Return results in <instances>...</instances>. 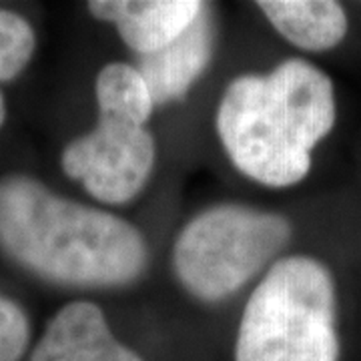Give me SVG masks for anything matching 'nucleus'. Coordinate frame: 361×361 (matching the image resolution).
I'll use <instances>...</instances> for the list:
<instances>
[{
  "mask_svg": "<svg viewBox=\"0 0 361 361\" xmlns=\"http://www.w3.org/2000/svg\"><path fill=\"white\" fill-rule=\"evenodd\" d=\"M289 237L291 225L281 215L233 203L211 207L180 231L175 271L195 297L219 301L263 269Z\"/></svg>",
  "mask_w": 361,
  "mask_h": 361,
  "instance_id": "nucleus-4",
  "label": "nucleus"
},
{
  "mask_svg": "<svg viewBox=\"0 0 361 361\" xmlns=\"http://www.w3.org/2000/svg\"><path fill=\"white\" fill-rule=\"evenodd\" d=\"M99 109H111L141 121H149L153 113V97L139 68L125 63H111L97 77Z\"/></svg>",
  "mask_w": 361,
  "mask_h": 361,
  "instance_id": "nucleus-10",
  "label": "nucleus"
},
{
  "mask_svg": "<svg viewBox=\"0 0 361 361\" xmlns=\"http://www.w3.org/2000/svg\"><path fill=\"white\" fill-rule=\"evenodd\" d=\"M215 49V20L209 6L195 18L187 30L153 54H145L139 73L145 78L153 103L165 104L180 99L203 75Z\"/></svg>",
  "mask_w": 361,
  "mask_h": 361,
  "instance_id": "nucleus-8",
  "label": "nucleus"
},
{
  "mask_svg": "<svg viewBox=\"0 0 361 361\" xmlns=\"http://www.w3.org/2000/svg\"><path fill=\"white\" fill-rule=\"evenodd\" d=\"M30 361L142 360L113 337L99 305L90 301H73L56 311L32 351Z\"/></svg>",
  "mask_w": 361,
  "mask_h": 361,
  "instance_id": "nucleus-6",
  "label": "nucleus"
},
{
  "mask_svg": "<svg viewBox=\"0 0 361 361\" xmlns=\"http://www.w3.org/2000/svg\"><path fill=\"white\" fill-rule=\"evenodd\" d=\"M199 0H94L89 11L99 20L115 23L125 44L139 54H153L180 37L203 11Z\"/></svg>",
  "mask_w": 361,
  "mask_h": 361,
  "instance_id": "nucleus-7",
  "label": "nucleus"
},
{
  "mask_svg": "<svg viewBox=\"0 0 361 361\" xmlns=\"http://www.w3.org/2000/svg\"><path fill=\"white\" fill-rule=\"evenodd\" d=\"M0 247L42 279L73 287L130 283L147 265L145 239L130 223L26 175L0 179Z\"/></svg>",
  "mask_w": 361,
  "mask_h": 361,
  "instance_id": "nucleus-1",
  "label": "nucleus"
},
{
  "mask_svg": "<svg viewBox=\"0 0 361 361\" xmlns=\"http://www.w3.org/2000/svg\"><path fill=\"white\" fill-rule=\"evenodd\" d=\"M334 125L331 78L301 59L285 61L269 75L235 78L217 111V130L233 165L269 187L305 179L313 147Z\"/></svg>",
  "mask_w": 361,
  "mask_h": 361,
  "instance_id": "nucleus-2",
  "label": "nucleus"
},
{
  "mask_svg": "<svg viewBox=\"0 0 361 361\" xmlns=\"http://www.w3.org/2000/svg\"><path fill=\"white\" fill-rule=\"evenodd\" d=\"M30 323L23 307L0 295V361H20L28 348Z\"/></svg>",
  "mask_w": 361,
  "mask_h": 361,
  "instance_id": "nucleus-12",
  "label": "nucleus"
},
{
  "mask_svg": "<svg viewBox=\"0 0 361 361\" xmlns=\"http://www.w3.org/2000/svg\"><path fill=\"white\" fill-rule=\"evenodd\" d=\"M336 287L311 257L277 261L249 297L235 361H337Z\"/></svg>",
  "mask_w": 361,
  "mask_h": 361,
  "instance_id": "nucleus-3",
  "label": "nucleus"
},
{
  "mask_svg": "<svg viewBox=\"0 0 361 361\" xmlns=\"http://www.w3.org/2000/svg\"><path fill=\"white\" fill-rule=\"evenodd\" d=\"M279 35L303 51H327L348 32V16L334 0H259Z\"/></svg>",
  "mask_w": 361,
  "mask_h": 361,
  "instance_id": "nucleus-9",
  "label": "nucleus"
},
{
  "mask_svg": "<svg viewBox=\"0 0 361 361\" xmlns=\"http://www.w3.org/2000/svg\"><path fill=\"white\" fill-rule=\"evenodd\" d=\"M37 35L18 13L0 8V80H13L30 63Z\"/></svg>",
  "mask_w": 361,
  "mask_h": 361,
  "instance_id": "nucleus-11",
  "label": "nucleus"
},
{
  "mask_svg": "<svg viewBox=\"0 0 361 361\" xmlns=\"http://www.w3.org/2000/svg\"><path fill=\"white\" fill-rule=\"evenodd\" d=\"M61 165L94 199L127 203L141 193L153 171L155 139L141 118L99 109V125L66 145Z\"/></svg>",
  "mask_w": 361,
  "mask_h": 361,
  "instance_id": "nucleus-5",
  "label": "nucleus"
},
{
  "mask_svg": "<svg viewBox=\"0 0 361 361\" xmlns=\"http://www.w3.org/2000/svg\"><path fill=\"white\" fill-rule=\"evenodd\" d=\"M4 118H6V104H4V97H2V92H0V127H2V123H4Z\"/></svg>",
  "mask_w": 361,
  "mask_h": 361,
  "instance_id": "nucleus-13",
  "label": "nucleus"
}]
</instances>
